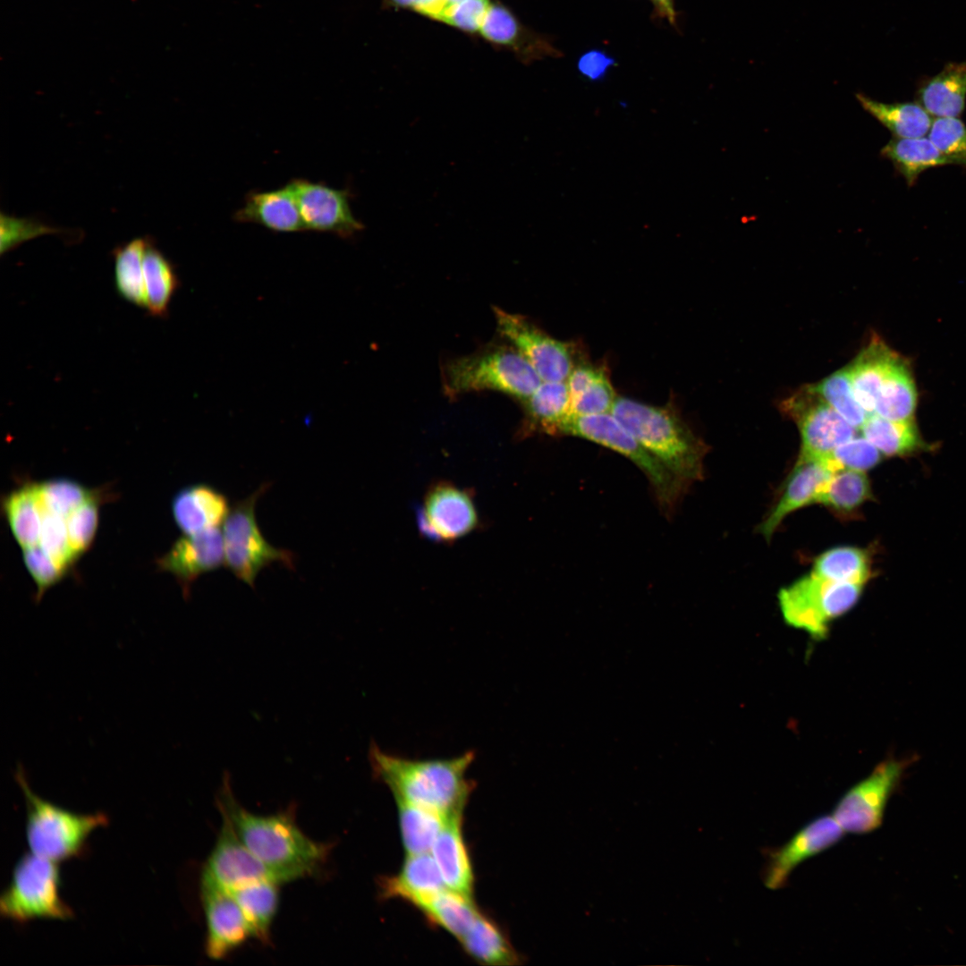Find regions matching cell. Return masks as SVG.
Wrapping results in <instances>:
<instances>
[{
  "label": "cell",
  "instance_id": "obj_1",
  "mask_svg": "<svg viewBox=\"0 0 966 966\" xmlns=\"http://www.w3.org/2000/svg\"><path fill=\"white\" fill-rule=\"evenodd\" d=\"M217 801L239 839L279 883L314 875L326 863L329 844L308 837L291 812L258 815L247 810L236 801L227 773Z\"/></svg>",
  "mask_w": 966,
  "mask_h": 966
},
{
  "label": "cell",
  "instance_id": "obj_2",
  "mask_svg": "<svg viewBox=\"0 0 966 966\" xmlns=\"http://www.w3.org/2000/svg\"><path fill=\"white\" fill-rule=\"evenodd\" d=\"M372 775L406 801L445 818L462 815L474 783L466 777L476 758L468 750L451 758L413 759L383 750L371 741L368 754Z\"/></svg>",
  "mask_w": 966,
  "mask_h": 966
},
{
  "label": "cell",
  "instance_id": "obj_3",
  "mask_svg": "<svg viewBox=\"0 0 966 966\" xmlns=\"http://www.w3.org/2000/svg\"><path fill=\"white\" fill-rule=\"evenodd\" d=\"M611 413L688 486L702 478L708 446L673 408L617 397Z\"/></svg>",
  "mask_w": 966,
  "mask_h": 966
},
{
  "label": "cell",
  "instance_id": "obj_4",
  "mask_svg": "<svg viewBox=\"0 0 966 966\" xmlns=\"http://www.w3.org/2000/svg\"><path fill=\"white\" fill-rule=\"evenodd\" d=\"M444 394L455 398L464 394L494 391L521 402L542 383L529 361L513 346L491 344L470 355L452 359L442 369Z\"/></svg>",
  "mask_w": 966,
  "mask_h": 966
},
{
  "label": "cell",
  "instance_id": "obj_5",
  "mask_svg": "<svg viewBox=\"0 0 966 966\" xmlns=\"http://www.w3.org/2000/svg\"><path fill=\"white\" fill-rule=\"evenodd\" d=\"M24 773L19 766L15 779L26 801V839L30 852L56 862L77 856L90 834L106 825L107 817L75 813L40 798L30 789Z\"/></svg>",
  "mask_w": 966,
  "mask_h": 966
},
{
  "label": "cell",
  "instance_id": "obj_6",
  "mask_svg": "<svg viewBox=\"0 0 966 966\" xmlns=\"http://www.w3.org/2000/svg\"><path fill=\"white\" fill-rule=\"evenodd\" d=\"M578 436L631 460L647 477L660 507L671 512L689 487L639 441L611 413L570 416L559 433Z\"/></svg>",
  "mask_w": 966,
  "mask_h": 966
},
{
  "label": "cell",
  "instance_id": "obj_7",
  "mask_svg": "<svg viewBox=\"0 0 966 966\" xmlns=\"http://www.w3.org/2000/svg\"><path fill=\"white\" fill-rule=\"evenodd\" d=\"M863 588L862 584L831 581L810 572L780 589L779 608L788 625L822 640L830 623L856 605Z\"/></svg>",
  "mask_w": 966,
  "mask_h": 966
},
{
  "label": "cell",
  "instance_id": "obj_8",
  "mask_svg": "<svg viewBox=\"0 0 966 966\" xmlns=\"http://www.w3.org/2000/svg\"><path fill=\"white\" fill-rule=\"evenodd\" d=\"M270 487L265 482L251 495L236 502L224 521L225 565L240 580L255 588L259 572L274 562L294 567V554L272 546L263 536L255 515L259 496Z\"/></svg>",
  "mask_w": 966,
  "mask_h": 966
},
{
  "label": "cell",
  "instance_id": "obj_9",
  "mask_svg": "<svg viewBox=\"0 0 966 966\" xmlns=\"http://www.w3.org/2000/svg\"><path fill=\"white\" fill-rule=\"evenodd\" d=\"M60 883L56 861L31 852L24 855L0 898L1 914L18 922L71 919L72 911L61 897Z\"/></svg>",
  "mask_w": 966,
  "mask_h": 966
},
{
  "label": "cell",
  "instance_id": "obj_10",
  "mask_svg": "<svg viewBox=\"0 0 966 966\" xmlns=\"http://www.w3.org/2000/svg\"><path fill=\"white\" fill-rule=\"evenodd\" d=\"M905 766L902 760L886 759L840 798L832 815L844 832L864 835L881 826L887 801Z\"/></svg>",
  "mask_w": 966,
  "mask_h": 966
},
{
  "label": "cell",
  "instance_id": "obj_11",
  "mask_svg": "<svg viewBox=\"0 0 966 966\" xmlns=\"http://www.w3.org/2000/svg\"><path fill=\"white\" fill-rule=\"evenodd\" d=\"M497 331L533 367L542 381H566L574 360L571 346L521 315L494 309Z\"/></svg>",
  "mask_w": 966,
  "mask_h": 966
},
{
  "label": "cell",
  "instance_id": "obj_12",
  "mask_svg": "<svg viewBox=\"0 0 966 966\" xmlns=\"http://www.w3.org/2000/svg\"><path fill=\"white\" fill-rule=\"evenodd\" d=\"M782 409L796 423L801 439L799 457L826 458L854 436V428L809 386L783 402Z\"/></svg>",
  "mask_w": 966,
  "mask_h": 966
},
{
  "label": "cell",
  "instance_id": "obj_13",
  "mask_svg": "<svg viewBox=\"0 0 966 966\" xmlns=\"http://www.w3.org/2000/svg\"><path fill=\"white\" fill-rule=\"evenodd\" d=\"M288 184L305 230L330 233L342 238H350L363 230L364 225L352 211L348 190L303 178L292 179Z\"/></svg>",
  "mask_w": 966,
  "mask_h": 966
},
{
  "label": "cell",
  "instance_id": "obj_14",
  "mask_svg": "<svg viewBox=\"0 0 966 966\" xmlns=\"http://www.w3.org/2000/svg\"><path fill=\"white\" fill-rule=\"evenodd\" d=\"M844 833L833 815H822L806 824L784 844L767 852L762 871L766 887H784L797 866L836 844Z\"/></svg>",
  "mask_w": 966,
  "mask_h": 966
},
{
  "label": "cell",
  "instance_id": "obj_15",
  "mask_svg": "<svg viewBox=\"0 0 966 966\" xmlns=\"http://www.w3.org/2000/svg\"><path fill=\"white\" fill-rule=\"evenodd\" d=\"M200 890L207 924L206 952L211 959H222L251 936L250 931L228 890L202 876Z\"/></svg>",
  "mask_w": 966,
  "mask_h": 966
},
{
  "label": "cell",
  "instance_id": "obj_16",
  "mask_svg": "<svg viewBox=\"0 0 966 966\" xmlns=\"http://www.w3.org/2000/svg\"><path fill=\"white\" fill-rule=\"evenodd\" d=\"M158 568L172 573L187 599L192 583L203 573L225 564L222 531L213 528L178 538L170 550L157 560Z\"/></svg>",
  "mask_w": 966,
  "mask_h": 966
},
{
  "label": "cell",
  "instance_id": "obj_17",
  "mask_svg": "<svg viewBox=\"0 0 966 966\" xmlns=\"http://www.w3.org/2000/svg\"><path fill=\"white\" fill-rule=\"evenodd\" d=\"M222 821L218 838L201 876L228 891L258 880L278 882L239 839L229 820L222 816Z\"/></svg>",
  "mask_w": 966,
  "mask_h": 966
},
{
  "label": "cell",
  "instance_id": "obj_18",
  "mask_svg": "<svg viewBox=\"0 0 966 966\" xmlns=\"http://www.w3.org/2000/svg\"><path fill=\"white\" fill-rule=\"evenodd\" d=\"M420 523L428 536L451 541L470 533L478 523V516L467 493L450 485H441L427 496Z\"/></svg>",
  "mask_w": 966,
  "mask_h": 966
},
{
  "label": "cell",
  "instance_id": "obj_19",
  "mask_svg": "<svg viewBox=\"0 0 966 966\" xmlns=\"http://www.w3.org/2000/svg\"><path fill=\"white\" fill-rule=\"evenodd\" d=\"M835 472L827 458L799 457L778 501L758 526V532L770 539L787 515L816 502Z\"/></svg>",
  "mask_w": 966,
  "mask_h": 966
},
{
  "label": "cell",
  "instance_id": "obj_20",
  "mask_svg": "<svg viewBox=\"0 0 966 966\" xmlns=\"http://www.w3.org/2000/svg\"><path fill=\"white\" fill-rule=\"evenodd\" d=\"M379 886L384 898H400L419 911L447 888L434 858L428 852L406 854L400 871L381 878Z\"/></svg>",
  "mask_w": 966,
  "mask_h": 966
},
{
  "label": "cell",
  "instance_id": "obj_21",
  "mask_svg": "<svg viewBox=\"0 0 966 966\" xmlns=\"http://www.w3.org/2000/svg\"><path fill=\"white\" fill-rule=\"evenodd\" d=\"M229 511L226 496L208 484L185 487L172 500L174 520L184 535L218 528Z\"/></svg>",
  "mask_w": 966,
  "mask_h": 966
},
{
  "label": "cell",
  "instance_id": "obj_22",
  "mask_svg": "<svg viewBox=\"0 0 966 966\" xmlns=\"http://www.w3.org/2000/svg\"><path fill=\"white\" fill-rule=\"evenodd\" d=\"M462 825V815L448 818L430 852L446 887L472 898L474 873Z\"/></svg>",
  "mask_w": 966,
  "mask_h": 966
},
{
  "label": "cell",
  "instance_id": "obj_23",
  "mask_svg": "<svg viewBox=\"0 0 966 966\" xmlns=\"http://www.w3.org/2000/svg\"><path fill=\"white\" fill-rule=\"evenodd\" d=\"M234 219L257 224L277 233L305 230L289 184L271 191H250L246 195L243 206L235 212Z\"/></svg>",
  "mask_w": 966,
  "mask_h": 966
},
{
  "label": "cell",
  "instance_id": "obj_24",
  "mask_svg": "<svg viewBox=\"0 0 966 966\" xmlns=\"http://www.w3.org/2000/svg\"><path fill=\"white\" fill-rule=\"evenodd\" d=\"M918 102L936 117H960L966 103V62H951L937 74L922 80Z\"/></svg>",
  "mask_w": 966,
  "mask_h": 966
},
{
  "label": "cell",
  "instance_id": "obj_25",
  "mask_svg": "<svg viewBox=\"0 0 966 966\" xmlns=\"http://www.w3.org/2000/svg\"><path fill=\"white\" fill-rule=\"evenodd\" d=\"M897 357L879 337H873L847 366L855 397L869 415L874 413L881 385Z\"/></svg>",
  "mask_w": 966,
  "mask_h": 966
},
{
  "label": "cell",
  "instance_id": "obj_26",
  "mask_svg": "<svg viewBox=\"0 0 966 966\" xmlns=\"http://www.w3.org/2000/svg\"><path fill=\"white\" fill-rule=\"evenodd\" d=\"M459 942L465 953L481 964L500 966L521 963V957L500 926L481 911Z\"/></svg>",
  "mask_w": 966,
  "mask_h": 966
},
{
  "label": "cell",
  "instance_id": "obj_27",
  "mask_svg": "<svg viewBox=\"0 0 966 966\" xmlns=\"http://www.w3.org/2000/svg\"><path fill=\"white\" fill-rule=\"evenodd\" d=\"M527 425L548 434H558L571 416V396L566 381H542L522 402Z\"/></svg>",
  "mask_w": 966,
  "mask_h": 966
},
{
  "label": "cell",
  "instance_id": "obj_28",
  "mask_svg": "<svg viewBox=\"0 0 966 966\" xmlns=\"http://www.w3.org/2000/svg\"><path fill=\"white\" fill-rule=\"evenodd\" d=\"M856 98L894 138H919L928 134L933 120L918 101L884 103L861 93H857Z\"/></svg>",
  "mask_w": 966,
  "mask_h": 966
},
{
  "label": "cell",
  "instance_id": "obj_29",
  "mask_svg": "<svg viewBox=\"0 0 966 966\" xmlns=\"http://www.w3.org/2000/svg\"><path fill=\"white\" fill-rule=\"evenodd\" d=\"M278 882L258 880L229 891L238 902L251 936L263 943L270 939V928L278 902Z\"/></svg>",
  "mask_w": 966,
  "mask_h": 966
},
{
  "label": "cell",
  "instance_id": "obj_30",
  "mask_svg": "<svg viewBox=\"0 0 966 966\" xmlns=\"http://www.w3.org/2000/svg\"><path fill=\"white\" fill-rule=\"evenodd\" d=\"M2 509L9 528L22 549L38 545L42 511L36 483H25L9 492L2 500Z\"/></svg>",
  "mask_w": 966,
  "mask_h": 966
},
{
  "label": "cell",
  "instance_id": "obj_31",
  "mask_svg": "<svg viewBox=\"0 0 966 966\" xmlns=\"http://www.w3.org/2000/svg\"><path fill=\"white\" fill-rule=\"evenodd\" d=\"M916 404L917 393L911 373L898 355L881 385L873 414L891 420H911Z\"/></svg>",
  "mask_w": 966,
  "mask_h": 966
},
{
  "label": "cell",
  "instance_id": "obj_32",
  "mask_svg": "<svg viewBox=\"0 0 966 966\" xmlns=\"http://www.w3.org/2000/svg\"><path fill=\"white\" fill-rule=\"evenodd\" d=\"M895 170L912 186L919 175L933 167L950 165L928 138H894L880 150Z\"/></svg>",
  "mask_w": 966,
  "mask_h": 966
},
{
  "label": "cell",
  "instance_id": "obj_33",
  "mask_svg": "<svg viewBox=\"0 0 966 966\" xmlns=\"http://www.w3.org/2000/svg\"><path fill=\"white\" fill-rule=\"evenodd\" d=\"M863 436L887 456H908L926 446L914 419L896 421L870 414L861 426Z\"/></svg>",
  "mask_w": 966,
  "mask_h": 966
},
{
  "label": "cell",
  "instance_id": "obj_34",
  "mask_svg": "<svg viewBox=\"0 0 966 966\" xmlns=\"http://www.w3.org/2000/svg\"><path fill=\"white\" fill-rule=\"evenodd\" d=\"M143 273L147 296L146 309L153 317L165 318L169 304L179 286L173 264L156 248L149 239L143 258Z\"/></svg>",
  "mask_w": 966,
  "mask_h": 966
},
{
  "label": "cell",
  "instance_id": "obj_35",
  "mask_svg": "<svg viewBox=\"0 0 966 966\" xmlns=\"http://www.w3.org/2000/svg\"><path fill=\"white\" fill-rule=\"evenodd\" d=\"M148 241V237L134 238L113 250L117 293L128 302L143 309L147 306L143 258Z\"/></svg>",
  "mask_w": 966,
  "mask_h": 966
},
{
  "label": "cell",
  "instance_id": "obj_36",
  "mask_svg": "<svg viewBox=\"0 0 966 966\" xmlns=\"http://www.w3.org/2000/svg\"><path fill=\"white\" fill-rule=\"evenodd\" d=\"M810 572L831 581L865 585L872 577L871 558L869 552L860 547H835L815 559Z\"/></svg>",
  "mask_w": 966,
  "mask_h": 966
},
{
  "label": "cell",
  "instance_id": "obj_37",
  "mask_svg": "<svg viewBox=\"0 0 966 966\" xmlns=\"http://www.w3.org/2000/svg\"><path fill=\"white\" fill-rule=\"evenodd\" d=\"M865 471L842 469L826 482L816 502L840 515H851L872 499L870 482Z\"/></svg>",
  "mask_w": 966,
  "mask_h": 966
},
{
  "label": "cell",
  "instance_id": "obj_38",
  "mask_svg": "<svg viewBox=\"0 0 966 966\" xmlns=\"http://www.w3.org/2000/svg\"><path fill=\"white\" fill-rule=\"evenodd\" d=\"M395 801L406 854H420L431 851L447 818L433 810L406 801Z\"/></svg>",
  "mask_w": 966,
  "mask_h": 966
},
{
  "label": "cell",
  "instance_id": "obj_39",
  "mask_svg": "<svg viewBox=\"0 0 966 966\" xmlns=\"http://www.w3.org/2000/svg\"><path fill=\"white\" fill-rule=\"evenodd\" d=\"M429 922L438 926L458 940L468 931L479 910L472 898L444 889L420 910Z\"/></svg>",
  "mask_w": 966,
  "mask_h": 966
},
{
  "label": "cell",
  "instance_id": "obj_40",
  "mask_svg": "<svg viewBox=\"0 0 966 966\" xmlns=\"http://www.w3.org/2000/svg\"><path fill=\"white\" fill-rule=\"evenodd\" d=\"M809 386L851 426L861 428L869 414L855 397L847 366Z\"/></svg>",
  "mask_w": 966,
  "mask_h": 966
},
{
  "label": "cell",
  "instance_id": "obj_41",
  "mask_svg": "<svg viewBox=\"0 0 966 966\" xmlns=\"http://www.w3.org/2000/svg\"><path fill=\"white\" fill-rule=\"evenodd\" d=\"M36 491L42 512L64 518L100 493L68 479H55L36 483Z\"/></svg>",
  "mask_w": 966,
  "mask_h": 966
},
{
  "label": "cell",
  "instance_id": "obj_42",
  "mask_svg": "<svg viewBox=\"0 0 966 966\" xmlns=\"http://www.w3.org/2000/svg\"><path fill=\"white\" fill-rule=\"evenodd\" d=\"M928 139L950 165L966 168V125L959 117H936Z\"/></svg>",
  "mask_w": 966,
  "mask_h": 966
},
{
  "label": "cell",
  "instance_id": "obj_43",
  "mask_svg": "<svg viewBox=\"0 0 966 966\" xmlns=\"http://www.w3.org/2000/svg\"><path fill=\"white\" fill-rule=\"evenodd\" d=\"M101 493L88 500L66 518L70 547L76 559L91 546L98 525Z\"/></svg>",
  "mask_w": 966,
  "mask_h": 966
},
{
  "label": "cell",
  "instance_id": "obj_44",
  "mask_svg": "<svg viewBox=\"0 0 966 966\" xmlns=\"http://www.w3.org/2000/svg\"><path fill=\"white\" fill-rule=\"evenodd\" d=\"M39 547L62 566L69 568L77 560L70 547L64 517L42 512Z\"/></svg>",
  "mask_w": 966,
  "mask_h": 966
},
{
  "label": "cell",
  "instance_id": "obj_45",
  "mask_svg": "<svg viewBox=\"0 0 966 966\" xmlns=\"http://www.w3.org/2000/svg\"><path fill=\"white\" fill-rule=\"evenodd\" d=\"M835 470L850 469L865 471L881 461L879 450L865 437H852L838 445L826 457Z\"/></svg>",
  "mask_w": 966,
  "mask_h": 966
},
{
  "label": "cell",
  "instance_id": "obj_46",
  "mask_svg": "<svg viewBox=\"0 0 966 966\" xmlns=\"http://www.w3.org/2000/svg\"><path fill=\"white\" fill-rule=\"evenodd\" d=\"M23 562L36 583L35 601L39 602L45 592L62 580L68 569L62 566L39 546L23 549Z\"/></svg>",
  "mask_w": 966,
  "mask_h": 966
},
{
  "label": "cell",
  "instance_id": "obj_47",
  "mask_svg": "<svg viewBox=\"0 0 966 966\" xmlns=\"http://www.w3.org/2000/svg\"><path fill=\"white\" fill-rule=\"evenodd\" d=\"M616 398L613 386L605 373L571 400V416L609 413Z\"/></svg>",
  "mask_w": 966,
  "mask_h": 966
},
{
  "label": "cell",
  "instance_id": "obj_48",
  "mask_svg": "<svg viewBox=\"0 0 966 966\" xmlns=\"http://www.w3.org/2000/svg\"><path fill=\"white\" fill-rule=\"evenodd\" d=\"M58 230L40 222L1 214V253L7 252L24 241L57 233Z\"/></svg>",
  "mask_w": 966,
  "mask_h": 966
},
{
  "label": "cell",
  "instance_id": "obj_49",
  "mask_svg": "<svg viewBox=\"0 0 966 966\" xmlns=\"http://www.w3.org/2000/svg\"><path fill=\"white\" fill-rule=\"evenodd\" d=\"M479 31L487 39L498 44H511L520 35L517 21L505 8L490 4Z\"/></svg>",
  "mask_w": 966,
  "mask_h": 966
},
{
  "label": "cell",
  "instance_id": "obj_50",
  "mask_svg": "<svg viewBox=\"0 0 966 966\" xmlns=\"http://www.w3.org/2000/svg\"><path fill=\"white\" fill-rule=\"evenodd\" d=\"M489 6L488 0H463L445 7L437 20L463 30H479Z\"/></svg>",
  "mask_w": 966,
  "mask_h": 966
},
{
  "label": "cell",
  "instance_id": "obj_51",
  "mask_svg": "<svg viewBox=\"0 0 966 966\" xmlns=\"http://www.w3.org/2000/svg\"><path fill=\"white\" fill-rule=\"evenodd\" d=\"M616 64L615 59L600 49H590L581 55L577 63L579 72L591 81L604 79L610 68Z\"/></svg>",
  "mask_w": 966,
  "mask_h": 966
},
{
  "label": "cell",
  "instance_id": "obj_52",
  "mask_svg": "<svg viewBox=\"0 0 966 966\" xmlns=\"http://www.w3.org/2000/svg\"><path fill=\"white\" fill-rule=\"evenodd\" d=\"M605 373L601 368L590 364L575 365L566 379L571 400Z\"/></svg>",
  "mask_w": 966,
  "mask_h": 966
},
{
  "label": "cell",
  "instance_id": "obj_53",
  "mask_svg": "<svg viewBox=\"0 0 966 966\" xmlns=\"http://www.w3.org/2000/svg\"><path fill=\"white\" fill-rule=\"evenodd\" d=\"M654 5V8L657 15L661 18H665L667 21L676 26V11L674 8V0H650Z\"/></svg>",
  "mask_w": 966,
  "mask_h": 966
},
{
  "label": "cell",
  "instance_id": "obj_54",
  "mask_svg": "<svg viewBox=\"0 0 966 966\" xmlns=\"http://www.w3.org/2000/svg\"><path fill=\"white\" fill-rule=\"evenodd\" d=\"M392 1L394 2L398 5H401V6H403V7H411V8H413V9L416 10L420 0H392Z\"/></svg>",
  "mask_w": 966,
  "mask_h": 966
},
{
  "label": "cell",
  "instance_id": "obj_55",
  "mask_svg": "<svg viewBox=\"0 0 966 966\" xmlns=\"http://www.w3.org/2000/svg\"><path fill=\"white\" fill-rule=\"evenodd\" d=\"M442 1H443V4H444V7H443V10H444L445 7H447L449 5H452V4H458V3H460V2H462L463 0H442Z\"/></svg>",
  "mask_w": 966,
  "mask_h": 966
}]
</instances>
